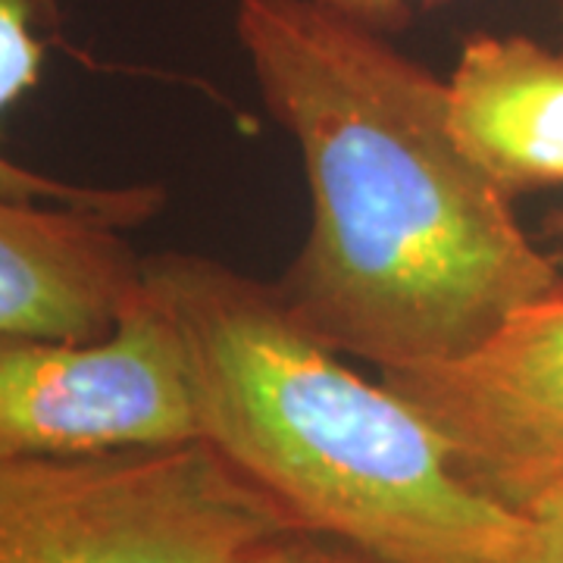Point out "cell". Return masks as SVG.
Segmentation results:
<instances>
[{
  "label": "cell",
  "instance_id": "cell-1",
  "mask_svg": "<svg viewBox=\"0 0 563 563\" xmlns=\"http://www.w3.org/2000/svg\"><path fill=\"white\" fill-rule=\"evenodd\" d=\"M235 35L307 169L276 291L317 342L379 373L461 361L563 279L461 147L448 79L325 0H239Z\"/></svg>",
  "mask_w": 563,
  "mask_h": 563
},
{
  "label": "cell",
  "instance_id": "cell-2",
  "mask_svg": "<svg viewBox=\"0 0 563 563\" xmlns=\"http://www.w3.org/2000/svg\"><path fill=\"white\" fill-rule=\"evenodd\" d=\"M141 273L179 325L201 442L310 536L379 563L514 558L523 510L470 483L439 429L301 329L276 285L185 251Z\"/></svg>",
  "mask_w": 563,
  "mask_h": 563
},
{
  "label": "cell",
  "instance_id": "cell-3",
  "mask_svg": "<svg viewBox=\"0 0 563 563\" xmlns=\"http://www.w3.org/2000/svg\"><path fill=\"white\" fill-rule=\"evenodd\" d=\"M307 536L207 442L0 457V563H288Z\"/></svg>",
  "mask_w": 563,
  "mask_h": 563
},
{
  "label": "cell",
  "instance_id": "cell-4",
  "mask_svg": "<svg viewBox=\"0 0 563 563\" xmlns=\"http://www.w3.org/2000/svg\"><path fill=\"white\" fill-rule=\"evenodd\" d=\"M201 442L179 325L144 285L91 342L0 335V457Z\"/></svg>",
  "mask_w": 563,
  "mask_h": 563
},
{
  "label": "cell",
  "instance_id": "cell-5",
  "mask_svg": "<svg viewBox=\"0 0 563 563\" xmlns=\"http://www.w3.org/2000/svg\"><path fill=\"white\" fill-rule=\"evenodd\" d=\"M461 473L526 510L563 485V279L461 361L385 369Z\"/></svg>",
  "mask_w": 563,
  "mask_h": 563
},
{
  "label": "cell",
  "instance_id": "cell-6",
  "mask_svg": "<svg viewBox=\"0 0 563 563\" xmlns=\"http://www.w3.org/2000/svg\"><path fill=\"white\" fill-rule=\"evenodd\" d=\"M141 261L103 213L0 195V335L101 339L139 298Z\"/></svg>",
  "mask_w": 563,
  "mask_h": 563
},
{
  "label": "cell",
  "instance_id": "cell-7",
  "mask_svg": "<svg viewBox=\"0 0 563 563\" xmlns=\"http://www.w3.org/2000/svg\"><path fill=\"white\" fill-rule=\"evenodd\" d=\"M451 129L510 198L563 185V51L526 35H473L448 76Z\"/></svg>",
  "mask_w": 563,
  "mask_h": 563
},
{
  "label": "cell",
  "instance_id": "cell-8",
  "mask_svg": "<svg viewBox=\"0 0 563 563\" xmlns=\"http://www.w3.org/2000/svg\"><path fill=\"white\" fill-rule=\"evenodd\" d=\"M57 20V0H0V122L3 113L32 91L47 57L41 29ZM3 135V132H0ZM0 195L32 203H66L103 213L122 229L139 225L161 210L163 195L154 185H76L22 166L0 147Z\"/></svg>",
  "mask_w": 563,
  "mask_h": 563
},
{
  "label": "cell",
  "instance_id": "cell-9",
  "mask_svg": "<svg viewBox=\"0 0 563 563\" xmlns=\"http://www.w3.org/2000/svg\"><path fill=\"white\" fill-rule=\"evenodd\" d=\"M526 532L507 563H563V488H554L523 510Z\"/></svg>",
  "mask_w": 563,
  "mask_h": 563
},
{
  "label": "cell",
  "instance_id": "cell-10",
  "mask_svg": "<svg viewBox=\"0 0 563 563\" xmlns=\"http://www.w3.org/2000/svg\"><path fill=\"white\" fill-rule=\"evenodd\" d=\"M325 3H332L347 16L385 32V29L401 25L410 16V7L420 3V0H325Z\"/></svg>",
  "mask_w": 563,
  "mask_h": 563
},
{
  "label": "cell",
  "instance_id": "cell-11",
  "mask_svg": "<svg viewBox=\"0 0 563 563\" xmlns=\"http://www.w3.org/2000/svg\"><path fill=\"white\" fill-rule=\"evenodd\" d=\"M288 563H379L373 558H366L361 551L347 548L342 542H329V539H320V536H307L295 554L288 558Z\"/></svg>",
  "mask_w": 563,
  "mask_h": 563
},
{
  "label": "cell",
  "instance_id": "cell-12",
  "mask_svg": "<svg viewBox=\"0 0 563 563\" xmlns=\"http://www.w3.org/2000/svg\"><path fill=\"white\" fill-rule=\"evenodd\" d=\"M548 229H551L554 235H561V239H563V210H561V213H554V217L548 220Z\"/></svg>",
  "mask_w": 563,
  "mask_h": 563
},
{
  "label": "cell",
  "instance_id": "cell-13",
  "mask_svg": "<svg viewBox=\"0 0 563 563\" xmlns=\"http://www.w3.org/2000/svg\"><path fill=\"white\" fill-rule=\"evenodd\" d=\"M561 20H563V10H561Z\"/></svg>",
  "mask_w": 563,
  "mask_h": 563
},
{
  "label": "cell",
  "instance_id": "cell-14",
  "mask_svg": "<svg viewBox=\"0 0 563 563\" xmlns=\"http://www.w3.org/2000/svg\"><path fill=\"white\" fill-rule=\"evenodd\" d=\"M561 488H563V485H561Z\"/></svg>",
  "mask_w": 563,
  "mask_h": 563
}]
</instances>
